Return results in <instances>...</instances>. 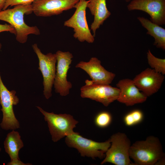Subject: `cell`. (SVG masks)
Wrapping results in <instances>:
<instances>
[{
	"label": "cell",
	"mask_w": 165,
	"mask_h": 165,
	"mask_svg": "<svg viewBox=\"0 0 165 165\" xmlns=\"http://www.w3.org/2000/svg\"><path fill=\"white\" fill-rule=\"evenodd\" d=\"M112 116L111 114L107 111H102L98 113L94 119L95 124L98 127L104 128L111 124Z\"/></svg>",
	"instance_id": "21"
},
{
	"label": "cell",
	"mask_w": 165,
	"mask_h": 165,
	"mask_svg": "<svg viewBox=\"0 0 165 165\" xmlns=\"http://www.w3.org/2000/svg\"><path fill=\"white\" fill-rule=\"evenodd\" d=\"M79 0H36L31 3L33 12L37 16L57 15L73 8Z\"/></svg>",
	"instance_id": "12"
},
{
	"label": "cell",
	"mask_w": 165,
	"mask_h": 165,
	"mask_svg": "<svg viewBox=\"0 0 165 165\" xmlns=\"http://www.w3.org/2000/svg\"><path fill=\"white\" fill-rule=\"evenodd\" d=\"M65 142L69 147L77 149L81 156L93 159L104 158L105 152L111 145L109 139L105 142H98L84 138L75 132L66 137Z\"/></svg>",
	"instance_id": "4"
},
{
	"label": "cell",
	"mask_w": 165,
	"mask_h": 165,
	"mask_svg": "<svg viewBox=\"0 0 165 165\" xmlns=\"http://www.w3.org/2000/svg\"><path fill=\"white\" fill-rule=\"evenodd\" d=\"M116 86L120 91L117 100L127 106L142 103L147 100L148 97L139 90L133 80L128 79L120 80Z\"/></svg>",
	"instance_id": "15"
},
{
	"label": "cell",
	"mask_w": 165,
	"mask_h": 165,
	"mask_svg": "<svg viewBox=\"0 0 165 165\" xmlns=\"http://www.w3.org/2000/svg\"><path fill=\"white\" fill-rule=\"evenodd\" d=\"M101 63V61L97 58L92 57L88 62L80 61L75 67L84 71L94 82L110 84L115 78L116 75L105 69Z\"/></svg>",
	"instance_id": "14"
},
{
	"label": "cell",
	"mask_w": 165,
	"mask_h": 165,
	"mask_svg": "<svg viewBox=\"0 0 165 165\" xmlns=\"http://www.w3.org/2000/svg\"><path fill=\"white\" fill-rule=\"evenodd\" d=\"M127 8L146 12L152 22L159 25L165 24V0H132Z\"/></svg>",
	"instance_id": "11"
},
{
	"label": "cell",
	"mask_w": 165,
	"mask_h": 165,
	"mask_svg": "<svg viewBox=\"0 0 165 165\" xmlns=\"http://www.w3.org/2000/svg\"><path fill=\"white\" fill-rule=\"evenodd\" d=\"M87 8L94 16L90 28L95 37L96 30L110 16L111 13L107 7L106 0H88Z\"/></svg>",
	"instance_id": "16"
},
{
	"label": "cell",
	"mask_w": 165,
	"mask_h": 165,
	"mask_svg": "<svg viewBox=\"0 0 165 165\" xmlns=\"http://www.w3.org/2000/svg\"><path fill=\"white\" fill-rule=\"evenodd\" d=\"M143 117V113L141 110L135 109L126 115L124 117L123 120L127 126L130 127L141 122Z\"/></svg>",
	"instance_id": "20"
},
{
	"label": "cell",
	"mask_w": 165,
	"mask_h": 165,
	"mask_svg": "<svg viewBox=\"0 0 165 165\" xmlns=\"http://www.w3.org/2000/svg\"><path fill=\"white\" fill-rule=\"evenodd\" d=\"M125 0L126 2H128L130 1H131V0Z\"/></svg>",
	"instance_id": "27"
},
{
	"label": "cell",
	"mask_w": 165,
	"mask_h": 165,
	"mask_svg": "<svg viewBox=\"0 0 165 165\" xmlns=\"http://www.w3.org/2000/svg\"><path fill=\"white\" fill-rule=\"evenodd\" d=\"M32 47L38 57V69L43 78V94L46 98L48 99L52 95V88L56 75L57 61L56 55L51 53L44 54L36 43L32 45Z\"/></svg>",
	"instance_id": "9"
},
{
	"label": "cell",
	"mask_w": 165,
	"mask_h": 165,
	"mask_svg": "<svg viewBox=\"0 0 165 165\" xmlns=\"http://www.w3.org/2000/svg\"><path fill=\"white\" fill-rule=\"evenodd\" d=\"M165 163V157L160 160L155 165H164Z\"/></svg>",
	"instance_id": "25"
},
{
	"label": "cell",
	"mask_w": 165,
	"mask_h": 165,
	"mask_svg": "<svg viewBox=\"0 0 165 165\" xmlns=\"http://www.w3.org/2000/svg\"><path fill=\"white\" fill-rule=\"evenodd\" d=\"M36 0H7L3 9H6L9 6H12L21 4H31Z\"/></svg>",
	"instance_id": "22"
},
{
	"label": "cell",
	"mask_w": 165,
	"mask_h": 165,
	"mask_svg": "<svg viewBox=\"0 0 165 165\" xmlns=\"http://www.w3.org/2000/svg\"><path fill=\"white\" fill-rule=\"evenodd\" d=\"M109 140L111 145L105 152L101 165L109 163L115 165H135L130 159L131 142L125 133H116L112 134Z\"/></svg>",
	"instance_id": "3"
},
{
	"label": "cell",
	"mask_w": 165,
	"mask_h": 165,
	"mask_svg": "<svg viewBox=\"0 0 165 165\" xmlns=\"http://www.w3.org/2000/svg\"><path fill=\"white\" fill-rule=\"evenodd\" d=\"M14 90L9 91L3 84L0 75V104L2 106L3 118L0 124L4 130H14L20 127L19 121L13 111V106L17 105L19 99Z\"/></svg>",
	"instance_id": "7"
},
{
	"label": "cell",
	"mask_w": 165,
	"mask_h": 165,
	"mask_svg": "<svg viewBox=\"0 0 165 165\" xmlns=\"http://www.w3.org/2000/svg\"><path fill=\"white\" fill-rule=\"evenodd\" d=\"M6 152L9 155L10 161L20 160L19 152L24 146L23 143L18 132L13 130L9 133L4 142Z\"/></svg>",
	"instance_id": "18"
},
{
	"label": "cell",
	"mask_w": 165,
	"mask_h": 165,
	"mask_svg": "<svg viewBox=\"0 0 165 165\" xmlns=\"http://www.w3.org/2000/svg\"><path fill=\"white\" fill-rule=\"evenodd\" d=\"M1 151V148H0V151Z\"/></svg>",
	"instance_id": "29"
},
{
	"label": "cell",
	"mask_w": 165,
	"mask_h": 165,
	"mask_svg": "<svg viewBox=\"0 0 165 165\" xmlns=\"http://www.w3.org/2000/svg\"><path fill=\"white\" fill-rule=\"evenodd\" d=\"M1 47H2V44H1L0 43V50L1 48Z\"/></svg>",
	"instance_id": "28"
},
{
	"label": "cell",
	"mask_w": 165,
	"mask_h": 165,
	"mask_svg": "<svg viewBox=\"0 0 165 165\" xmlns=\"http://www.w3.org/2000/svg\"><path fill=\"white\" fill-rule=\"evenodd\" d=\"M164 79L163 75L148 68L136 75L133 80L139 90L148 97L159 90Z\"/></svg>",
	"instance_id": "13"
},
{
	"label": "cell",
	"mask_w": 165,
	"mask_h": 165,
	"mask_svg": "<svg viewBox=\"0 0 165 165\" xmlns=\"http://www.w3.org/2000/svg\"><path fill=\"white\" fill-rule=\"evenodd\" d=\"M55 54L57 64L53 84L55 91L61 96H65L69 94L72 87L71 83L67 80V75L73 57L69 51L58 50Z\"/></svg>",
	"instance_id": "10"
},
{
	"label": "cell",
	"mask_w": 165,
	"mask_h": 165,
	"mask_svg": "<svg viewBox=\"0 0 165 165\" xmlns=\"http://www.w3.org/2000/svg\"><path fill=\"white\" fill-rule=\"evenodd\" d=\"M37 107L44 116L45 120L47 123L53 142H57L74 132L73 129L76 127L78 122L74 119L72 116L66 114H57L53 112H49L40 107Z\"/></svg>",
	"instance_id": "5"
},
{
	"label": "cell",
	"mask_w": 165,
	"mask_h": 165,
	"mask_svg": "<svg viewBox=\"0 0 165 165\" xmlns=\"http://www.w3.org/2000/svg\"><path fill=\"white\" fill-rule=\"evenodd\" d=\"M9 31L11 33L16 35V31L14 28L10 24H0V32L3 31Z\"/></svg>",
	"instance_id": "23"
},
{
	"label": "cell",
	"mask_w": 165,
	"mask_h": 165,
	"mask_svg": "<svg viewBox=\"0 0 165 165\" xmlns=\"http://www.w3.org/2000/svg\"><path fill=\"white\" fill-rule=\"evenodd\" d=\"M138 19L142 26L147 30V34L154 38V45L158 48L165 50V29L160 25L153 23L143 17L139 16Z\"/></svg>",
	"instance_id": "17"
},
{
	"label": "cell",
	"mask_w": 165,
	"mask_h": 165,
	"mask_svg": "<svg viewBox=\"0 0 165 165\" xmlns=\"http://www.w3.org/2000/svg\"><path fill=\"white\" fill-rule=\"evenodd\" d=\"M7 0H0V11L3 9Z\"/></svg>",
	"instance_id": "26"
},
{
	"label": "cell",
	"mask_w": 165,
	"mask_h": 165,
	"mask_svg": "<svg viewBox=\"0 0 165 165\" xmlns=\"http://www.w3.org/2000/svg\"><path fill=\"white\" fill-rule=\"evenodd\" d=\"M85 82L80 88V96L82 98L95 101L106 107L118 98L120 91L117 87L110 84L96 83L89 79Z\"/></svg>",
	"instance_id": "8"
},
{
	"label": "cell",
	"mask_w": 165,
	"mask_h": 165,
	"mask_svg": "<svg viewBox=\"0 0 165 165\" xmlns=\"http://www.w3.org/2000/svg\"><path fill=\"white\" fill-rule=\"evenodd\" d=\"M129 156L135 165H155L165 157V153L159 139L150 135L144 140L137 141L131 145Z\"/></svg>",
	"instance_id": "2"
},
{
	"label": "cell",
	"mask_w": 165,
	"mask_h": 165,
	"mask_svg": "<svg viewBox=\"0 0 165 165\" xmlns=\"http://www.w3.org/2000/svg\"><path fill=\"white\" fill-rule=\"evenodd\" d=\"M30 163H25L22 162L20 160H17L12 161H10L9 162L7 165H31Z\"/></svg>",
	"instance_id": "24"
},
{
	"label": "cell",
	"mask_w": 165,
	"mask_h": 165,
	"mask_svg": "<svg viewBox=\"0 0 165 165\" xmlns=\"http://www.w3.org/2000/svg\"><path fill=\"white\" fill-rule=\"evenodd\" d=\"M33 12L31 4H21L14 6L13 8L0 11V20L6 21L12 25L16 31V39L20 43H25L30 34H40L36 26H30L24 20V15Z\"/></svg>",
	"instance_id": "1"
},
{
	"label": "cell",
	"mask_w": 165,
	"mask_h": 165,
	"mask_svg": "<svg viewBox=\"0 0 165 165\" xmlns=\"http://www.w3.org/2000/svg\"><path fill=\"white\" fill-rule=\"evenodd\" d=\"M88 2L86 0H79L75 6L76 10L74 13L65 21L64 25L73 29V37L79 41L92 43L94 41V36L91 33L86 16Z\"/></svg>",
	"instance_id": "6"
},
{
	"label": "cell",
	"mask_w": 165,
	"mask_h": 165,
	"mask_svg": "<svg viewBox=\"0 0 165 165\" xmlns=\"http://www.w3.org/2000/svg\"><path fill=\"white\" fill-rule=\"evenodd\" d=\"M148 64L156 72L164 75L165 74V59L156 57L149 49L147 53Z\"/></svg>",
	"instance_id": "19"
}]
</instances>
